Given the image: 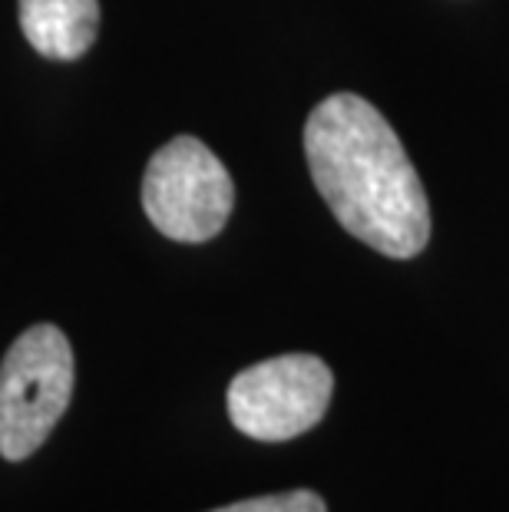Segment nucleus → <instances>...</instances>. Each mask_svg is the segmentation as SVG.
I'll return each mask as SVG.
<instances>
[{
    "mask_svg": "<svg viewBox=\"0 0 509 512\" xmlns=\"http://www.w3.org/2000/svg\"><path fill=\"white\" fill-rule=\"evenodd\" d=\"M314 189L344 232L387 258H414L430 242V202L414 162L374 103L334 93L305 123Z\"/></svg>",
    "mask_w": 509,
    "mask_h": 512,
    "instance_id": "nucleus-1",
    "label": "nucleus"
},
{
    "mask_svg": "<svg viewBox=\"0 0 509 512\" xmlns=\"http://www.w3.org/2000/svg\"><path fill=\"white\" fill-rule=\"evenodd\" d=\"M331 367L314 354H281L245 367L229 384V417L245 437L262 443L295 440L328 413Z\"/></svg>",
    "mask_w": 509,
    "mask_h": 512,
    "instance_id": "nucleus-4",
    "label": "nucleus"
},
{
    "mask_svg": "<svg viewBox=\"0 0 509 512\" xmlns=\"http://www.w3.org/2000/svg\"><path fill=\"white\" fill-rule=\"evenodd\" d=\"M235 185L222 159L196 136H176L146 166L143 209L172 242L199 245L225 228Z\"/></svg>",
    "mask_w": 509,
    "mask_h": 512,
    "instance_id": "nucleus-3",
    "label": "nucleus"
},
{
    "mask_svg": "<svg viewBox=\"0 0 509 512\" xmlns=\"http://www.w3.org/2000/svg\"><path fill=\"white\" fill-rule=\"evenodd\" d=\"M20 30L47 60H80L100 34L96 0H17Z\"/></svg>",
    "mask_w": 509,
    "mask_h": 512,
    "instance_id": "nucleus-5",
    "label": "nucleus"
},
{
    "mask_svg": "<svg viewBox=\"0 0 509 512\" xmlns=\"http://www.w3.org/2000/svg\"><path fill=\"white\" fill-rule=\"evenodd\" d=\"M73 397V347L57 324H34L0 364V456L20 463L50 437Z\"/></svg>",
    "mask_w": 509,
    "mask_h": 512,
    "instance_id": "nucleus-2",
    "label": "nucleus"
},
{
    "mask_svg": "<svg viewBox=\"0 0 509 512\" xmlns=\"http://www.w3.org/2000/svg\"><path fill=\"white\" fill-rule=\"evenodd\" d=\"M212 512H328V506H324V499L318 493H311V489H291V493L245 499V503H232Z\"/></svg>",
    "mask_w": 509,
    "mask_h": 512,
    "instance_id": "nucleus-6",
    "label": "nucleus"
}]
</instances>
